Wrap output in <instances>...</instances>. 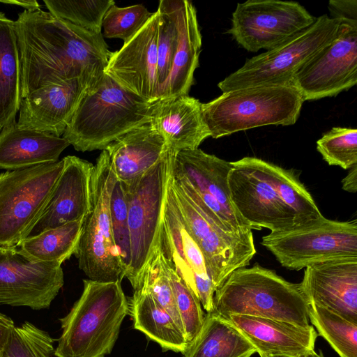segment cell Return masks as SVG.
I'll use <instances>...</instances> for the list:
<instances>
[{"mask_svg": "<svg viewBox=\"0 0 357 357\" xmlns=\"http://www.w3.org/2000/svg\"><path fill=\"white\" fill-rule=\"evenodd\" d=\"M22 99L43 86L73 79L93 86L111 55L102 33H94L40 9L15 21Z\"/></svg>", "mask_w": 357, "mask_h": 357, "instance_id": "6da1fadb", "label": "cell"}, {"mask_svg": "<svg viewBox=\"0 0 357 357\" xmlns=\"http://www.w3.org/2000/svg\"><path fill=\"white\" fill-rule=\"evenodd\" d=\"M231 165V199L252 229L286 231L324 217L294 171L256 157H244Z\"/></svg>", "mask_w": 357, "mask_h": 357, "instance_id": "7a4b0ae2", "label": "cell"}, {"mask_svg": "<svg viewBox=\"0 0 357 357\" xmlns=\"http://www.w3.org/2000/svg\"><path fill=\"white\" fill-rule=\"evenodd\" d=\"M121 282L83 280L79 298L59 319L62 331L54 351L56 357H105L111 354L129 313Z\"/></svg>", "mask_w": 357, "mask_h": 357, "instance_id": "3957f363", "label": "cell"}, {"mask_svg": "<svg viewBox=\"0 0 357 357\" xmlns=\"http://www.w3.org/2000/svg\"><path fill=\"white\" fill-rule=\"evenodd\" d=\"M310 301L301 284L289 282L256 263L233 271L215 290L211 312L244 314L307 327Z\"/></svg>", "mask_w": 357, "mask_h": 357, "instance_id": "277c9868", "label": "cell"}, {"mask_svg": "<svg viewBox=\"0 0 357 357\" xmlns=\"http://www.w3.org/2000/svg\"><path fill=\"white\" fill-rule=\"evenodd\" d=\"M152 104L104 73L84 93L62 137L77 151L105 150L121 136L150 122Z\"/></svg>", "mask_w": 357, "mask_h": 357, "instance_id": "5b68a950", "label": "cell"}, {"mask_svg": "<svg viewBox=\"0 0 357 357\" xmlns=\"http://www.w3.org/2000/svg\"><path fill=\"white\" fill-rule=\"evenodd\" d=\"M304 100L291 84L258 86L223 92L202 103L210 137L218 139L268 125L296 123Z\"/></svg>", "mask_w": 357, "mask_h": 357, "instance_id": "8992f818", "label": "cell"}, {"mask_svg": "<svg viewBox=\"0 0 357 357\" xmlns=\"http://www.w3.org/2000/svg\"><path fill=\"white\" fill-rule=\"evenodd\" d=\"M342 19L327 14L279 45L252 57L218 84L223 92L258 86L291 84L296 73L340 35Z\"/></svg>", "mask_w": 357, "mask_h": 357, "instance_id": "52a82bcc", "label": "cell"}, {"mask_svg": "<svg viewBox=\"0 0 357 357\" xmlns=\"http://www.w3.org/2000/svg\"><path fill=\"white\" fill-rule=\"evenodd\" d=\"M172 189L195 241L201 250L216 288L234 271L250 265L257 252L252 229L228 232L208 215L190 182L172 168Z\"/></svg>", "mask_w": 357, "mask_h": 357, "instance_id": "ba28073f", "label": "cell"}, {"mask_svg": "<svg viewBox=\"0 0 357 357\" xmlns=\"http://www.w3.org/2000/svg\"><path fill=\"white\" fill-rule=\"evenodd\" d=\"M174 151L157 165L128 183H123L128 204L130 261L126 278L134 291L160 247L162 213L172 174Z\"/></svg>", "mask_w": 357, "mask_h": 357, "instance_id": "9c48e42d", "label": "cell"}, {"mask_svg": "<svg viewBox=\"0 0 357 357\" xmlns=\"http://www.w3.org/2000/svg\"><path fill=\"white\" fill-rule=\"evenodd\" d=\"M116 177L109 156L102 150L93 166L91 180V210L83 221L75 255L89 280L121 281L125 271L116 247L109 214V197Z\"/></svg>", "mask_w": 357, "mask_h": 357, "instance_id": "30bf717a", "label": "cell"}, {"mask_svg": "<svg viewBox=\"0 0 357 357\" xmlns=\"http://www.w3.org/2000/svg\"><path fill=\"white\" fill-rule=\"evenodd\" d=\"M63 165L62 159L0 173V248H16L27 237Z\"/></svg>", "mask_w": 357, "mask_h": 357, "instance_id": "8fae6325", "label": "cell"}, {"mask_svg": "<svg viewBox=\"0 0 357 357\" xmlns=\"http://www.w3.org/2000/svg\"><path fill=\"white\" fill-rule=\"evenodd\" d=\"M261 244L282 266L300 271L331 259L357 257V220L326 218L298 229L270 232Z\"/></svg>", "mask_w": 357, "mask_h": 357, "instance_id": "7c38bea8", "label": "cell"}, {"mask_svg": "<svg viewBox=\"0 0 357 357\" xmlns=\"http://www.w3.org/2000/svg\"><path fill=\"white\" fill-rule=\"evenodd\" d=\"M316 19L296 1L248 0L237 4L228 32L247 51L257 52L279 45Z\"/></svg>", "mask_w": 357, "mask_h": 357, "instance_id": "4fadbf2b", "label": "cell"}, {"mask_svg": "<svg viewBox=\"0 0 357 357\" xmlns=\"http://www.w3.org/2000/svg\"><path fill=\"white\" fill-rule=\"evenodd\" d=\"M356 83L357 21L342 20L337 38L307 61L291 84L305 101L335 96Z\"/></svg>", "mask_w": 357, "mask_h": 357, "instance_id": "5bb4252c", "label": "cell"}, {"mask_svg": "<svg viewBox=\"0 0 357 357\" xmlns=\"http://www.w3.org/2000/svg\"><path fill=\"white\" fill-rule=\"evenodd\" d=\"M61 263L33 261L17 248H0V304L47 309L64 284Z\"/></svg>", "mask_w": 357, "mask_h": 357, "instance_id": "9a60e30c", "label": "cell"}, {"mask_svg": "<svg viewBox=\"0 0 357 357\" xmlns=\"http://www.w3.org/2000/svg\"><path fill=\"white\" fill-rule=\"evenodd\" d=\"M160 249L167 264L195 293L202 307L206 312H211L216 288L204 255L180 211L171 176L163 208Z\"/></svg>", "mask_w": 357, "mask_h": 357, "instance_id": "2e32d148", "label": "cell"}, {"mask_svg": "<svg viewBox=\"0 0 357 357\" xmlns=\"http://www.w3.org/2000/svg\"><path fill=\"white\" fill-rule=\"evenodd\" d=\"M231 168V162L199 148L174 151L173 171L190 182L206 207L229 232H241L252 229L231 199L228 184Z\"/></svg>", "mask_w": 357, "mask_h": 357, "instance_id": "e0dca14e", "label": "cell"}, {"mask_svg": "<svg viewBox=\"0 0 357 357\" xmlns=\"http://www.w3.org/2000/svg\"><path fill=\"white\" fill-rule=\"evenodd\" d=\"M160 15L146 23L119 50L112 52L104 73L126 90L149 103L159 100L157 46Z\"/></svg>", "mask_w": 357, "mask_h": 357, "instance_id": "ac0fdd59", "label": "cell"}, {"mask_svg": "<svg viewBox=\"0 0 357 357\" xmlns=\"http://www.w3.org/2000/svg\"><path fill=\"white\" fill-rule=\"evenodd\" d=\"M63 159L62 172L27 237L82 220L91 210V180L94 165L74 155Z\"/></svg>", "mask_w": 357, "mask_h": 357, "instance_id": "d6986e66", "label": "cell"}, {"mask_svg": "<svg viewBox=\"0 0 357 357\" xmlns=\"http://www.w3.org/2000/svg\"><path fill=\"white\" fill-rule=\"evenodd\" d=\"M301 284L310 303L357 323V257L312 264L305 268Z\"/></svg>", "mask_w": 357, "mask_h": 357, "instance_id": "ffe728a7", "label": "cell"}, {"mask_svg": "<svg viewBox=\"0 0 357 357\" xmlns=\"http://www.w3.org/2000/svg\"><path fill=\"white\" fill-rule=\"evenodd\" d=\"M82 79H73L40 88L21 100L16 125L62 137L89 88Z\"/></svg>", "mask_w": 357, "mask_h": 357, "instance_id": "44dd1931", "label": "cell"}, {"mask_svg": "<svg viewBox=\"0 0 357 357\" xmlns=\"http://www.w3.org/2000/svg\"><path fill=\"white\" fill-rule=\"evenodd\" d=\"M235 326L255 347L260 357H309L316 354L318 334L311 324L301 326L287 321L244 314H229Z\"/></svg>", "mask_w": 357, "mask_h": 357, "instance_id": "7402d4cb", "label": "cell"}, {"mask_svg": "<svg viewBox=\"0 0 357 357\" xmlns=\"http://www.w3.org/2000/svg\"><path fill=\"white\" fill-rule=\"evenodd\" d=\"M150 118V123L174 151L198 149L210 137L202 103L188 95L153 102Z\"/></svg>", "mask_w": 357, "mask_h": 357, "instance_id": "603a6c76", "label": "cell"}, {"mask_svg": "<svg viewBox=\"0 0 357 357\" xmlns=\"http://www.w3.org/2000/svg\"><path fill=\"white\" fill-rule=\"evenodd\" d=\"M105 150L116 178L128 183L160 162L170 149L148 122L121 136Z\"/></svg>", "mask_w": 357, "mask_h": 357, "instance_id": "cb8c5ba5", "label": "cell"}, {"mask_svg": "<svg viewBox=\"0 0 357 357\" xmlns=\"http://www.w3.org/2000/svg\"><path fill=\"white\" fill-rule=\"evenodd\" d=\"M174 2L177 31L176 50L170 77L160 99L188 95L199 66L202 47L195 6L187 0Z\"/></svg>", "mask_w": 357, "mask_h": 357, "instance_id": "d4e9b609", "label": "cell"}, {"mask_svg": "<svg viewBox=\"0 0 357 357\" xmlns=\"http://www.w3.org/2000/svg\"><path fill=\"white\" fill-rule=\"evenodd\" d=\"M68 146L63 137L20 128L15 123L0 131V169L15 170L57 162Z\"/></svg>", "mask_w": 357, "mask_h": 357, "instance_id": "484cf974", "label": "cell"}, {"mask_svg": "<svg viewBox=\"0 0 357 357\" xmlns=\"http://www.w3.org/2000/svg\"><path fill=\"white\" fill-rule=\"evenodd\" d=\"M128 305L135 329L158 343L164 351H185L189 343L183 330L151 294L135 290Z\"/></svg>", "mask_w": 357, "mask_h": 357, "instance_id": "4316f807", "label": "cell"}, {"mask_svg": "<svg viewBox=\"0 0 357 357\" xmlns=\"http://www.w3.org/2000/svg\"><path fill=\"white\" fill-rule=\"evenodd\" d=\"M256 353L243 333L228 320L213 312L189 343L183 357H242Z\"/></svg>", "mask_w": 357, "mask_h": 357, "instance_id": "83f0119b", "label": "cell"}, {"mask_svg": "<svg viewBox=\"0 0 357 357\" xmlns=\"http://www.w3.org/2000/svg\"><path fill=\"white\" fill-rule=\"evenodd\" d=\"M21 97L20 66L15 21L0 12V128L16 123Z\"/></svg>", "mask_w": 357, "mask_h": 357, "instance_id": "f1b7e54d", "label": "cell"}, {"mask_svg": "<svg viewBox=\"0 0 357 357\" xmlns=\"http://www.w3.org/2000/svg\"><path fill=\"white\" fill-rule=\"evenodd\" d=\"M84 220L27 237L17 248L22 255L33 261L62 264L77 251Z\"/></svg>", "mask_w": 357, "mask_h": 357, "instance_id": "f546056e", "label": "cell"}, {"mask_svg": "<svg viewBox=\"0 0 357 357\" xmlns=\"http://www.w3.org/2000/svg\"><path fill=\"white\" fill-rule=\"evenodd\" d=\"M310 323L340 357H357V323L314 303L308 310Z\"/></svg>", "mask_w": 357, "mask_h": 357, "instance_id": "4dcf8cb0", "label": "cell"}, {"mask_svg": "<svg viewBox=\"0 0 357 357\" xmlns=\"http://www.w3.org/2000/svg\"><path fill=\"white\" fill-rule=\"evenodd\" d=\"M54 17L94 33H102V24L112 0H44Z\"/></svg>", "mask_w": 357, "mask_h": 357, "instance_id": "1f68e13d", "label": "cell"}, {"mask_svg": "<svg viewBox=\"0 0 357 357\" xmlns=\"http://www.w3.org/2000/svg\"><path fill=\"white\" fill-rule=\"evenodd\" d=\"M157 46V75L159 100L168 83L173 65L177 38L174 0H161Z\"/></svg>", "mask_w": 357, "mask_h": 357, "instance_id": "d6a6232c", "label": "cell"}, {"mask_svg": "<svg viewBox=\"0 0 357 357\" xmlns=\"http://www.w3.org/2000/svg\"><path fill=\"white\" fill-rule=\"evenodd\" d=\"M55 340L29 321L15 326L1 357H52Z\"/></svg>", "mask_w": 357, "mask_h": 357, "instance_id": "836d02e7", "label": "cell"}, {"mask_svg": "<svg viewBox=\"0 0 357 357\" xmlns=\"http://www.w3.org/2000/svg\"><path fill=\"white\" fill-rule=\"evenodd\" d=\"M137 289L151 294L183 330L182 321L176 305L166 261L160 247L157 250L147 265L141 284Z\"/></svg>", "mask_w": 357, "mask_h": 357, "instance_id": "e575fe53", "label": "cell"}, {"mask_svg": "<svg viewBox=\"0 0 357 357\" xmlns=\"http://www.w3.org/2000/svg\"><path fill=\"white\" fill-rule=\"evenodd\" d=\"M317 149L329 165L351 169L357 165V130L333 127L317 141Z\"/></svg>", "mask_w": 357, "mask_h": 357, "instance_id": "d590c367", "label": "cell"}, {"mask_svg": "<svg viewBox=\"0 0 357 357\" xmlns=\"http://www.w3.org/2000/svg\"><path fill=\"white\" fill-rule=\"evenodd\" d=\"M142 4L120 8L112 5L106 12L102 24V35L107 38H120L126 42L152 15Z\"/></svg>", "mask_w": 357, "mask_h": 357, "instance_id": "8d00e7d4", "label": "cell"}, {"mask_svg": "<svg viewBox=\"0 0 357 357\" xmlns=\"http://www.w3.org/2000/svg\"><path fill=\"white\" fill-rule=\"evenodd\" d=\"M166 264L177 310L186 338L190 343L200 331L205 314L197 296L178 273L167 262Z\"/></svg>", "mask_w": 357, "mask_h": 357, "instance_id": "74e56055", "label": "cell"}, {"mask_svg": "<svg viewBox=\"0 0 357 357\" xmlns=\"http://www.w3.org/2000/svg\"><path fill=\"white\" fill-rule=\"evenodd\" d=\"M109 214L114 241L126 276L130 261L128 204L124 185L116 178L109 197Z\"/></svg>", "mask_w": 357, "mask_h": 357, "instance_id": "f35d334b", "label": "cell"}, {"mask_svg": "<svg viewBox=\"0 0 357 357\" xmlns=\"http://www.w3.org/2000/svg\"><path fill=\"white\" fill-rule=\"evenodd\" d=\"M328 9L331 17L357 21L356 0H331Z\"/></svg>", "mask_w": 357, "mask_h": 357, "instance_id": "ab89813d", "label": "cell"}, {"mask_svg": "<svg viewBox=\"0 0 357 357\" xmlns=\"http://www.w3.org/2000/svg\"><path fill=\"white\" fill-rule=\"evenodd\" d=\"M15 327L13 321L9 317L0 312V351L6 347L10 333Z\"/></svg>", "mask_w": 357, "mask_h": 357, "instance_id": "60d3db41", "label": "cell"}, {"mask_svg": "<svg viewBox=\"0 0 357 357\" xmlns=\"http://www.w3.org/2000/svg\"><path fill=\"white\" fill-rule=\"evenodd\" d=\"M342 189L347 192L356 193L357 191V165L351 168L348 174L342 179Z\"/></svg>", "mask_w": 357, "mask_h": 357, "instance_id": "b9f144b4", "label": "cell"}, {"mask_svg": "<svg viewBox=\"0 0 357 357\" xmlns=\"http://www.w3.org/2000/svg\"><path fill=\"white\" fill-rule=\"evenodd\" d=\"M0 3L19 6L28 11L40 9V4L36 0H0Z\"/></svg>", "mask_w": 357, "mask_h": 357, "instance_id": "7bdbcfd3", "label": "cell"}, {"mask_svg": "<svg viewBox=\"0 0 357 357\" xmlns=\"http://www.w3.org/2000/svg\"><path fill=\"white\" fill-rule=\"evenodd\" d=\"M309 357H324V356H322L321 353H320V354H317L316 353V354H314V355L310 356H309Z\"/></svg>", "mask_w": 357, "mask_h": 357, "instance_id": "ee69618b", "label": "cell"}, {"mask_svg": "<svg viewBox=\"0 0 357 357\" xmlns=\"http://www.w3.org/2000/svg\"><path fill=\"white\" fill-rule=\"evenodd\" d=\"M269 357H290V356L278 355V356H269Z\"/></svg>", "mask_w": 357, "mask_h": 357, "instance_id": "f6af8a7d", "label": "cell"}, {"mask_svg": "<svg viewBox=\"0 0 357 357\" xmlns=\"http://www.w3.org/2000/svg\"><path fill=\"white\" fill-rule=\"evenodd\" d=\"M251 354H248V355H246V356H242V357H251Z\"/></svg>", "mask_w": 357, "mask_h": 357, "instance_id": "bcb514c9", "label": "cell"}, {"mask_svg": "<svg viewBox=\"0 0 357 357\" xmlns=\"http://www.w3.org/2000/svg\"><path fill=\"white\" fill-rule=\"evenodd\" d=\"M1 352L0 351V357H1Z\"/></svg>", "mask_w": 357, "mask_h": 357, "instance_id": "7dc6e473", "label": "cell"}, {"mask_svg": "<svg viewBox=\"0 0 357 357\" xmlns=\"http://www.w3.org/2000/svg\"><path fill=\"white\" fill-rule=\"evenodd\" d=\"M0 131H1V128H0Z\"/></svg>", "mask_w": 357, "mask_h": 357, "instance_id": "c3c4849f", "label": "cell"}]
</instances>
